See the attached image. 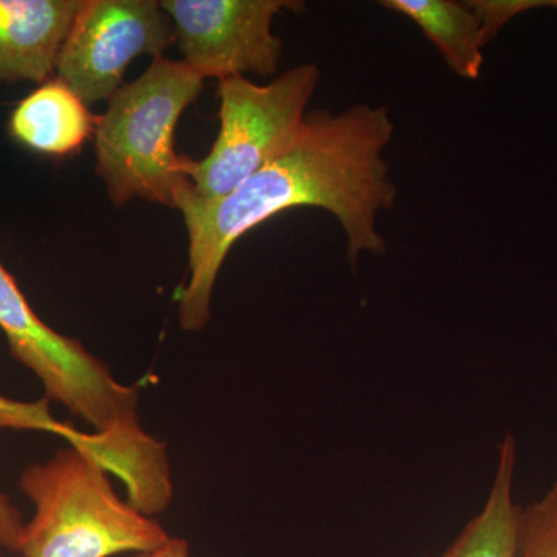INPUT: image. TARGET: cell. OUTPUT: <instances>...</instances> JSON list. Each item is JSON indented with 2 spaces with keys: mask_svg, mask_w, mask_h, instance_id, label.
I'll list each match as a JSON object with an SVG mask.
<instances>
[{
  "mask_svg": "<svg viewBox=\"0 0 557 557\" xmlns=\"http://www.w3.org/2000/svg\"><path fill=\"white\" fill-rule=\"evenodd\" d=\"M386 106L357 104L341 113L314 110L293 145L239 188L203 200L193 185L180 194L188 230L189 274L178 292L180 324L200 332L211 319V296L219 271L242 236L300 207L327 209L347 237L351 269L364 252L384 255L386 240L376 218L397 200L384 149L394 137Z\"/></svg>",
  "mask_w": 557,
  "mask_h": 557,
  "instance_id": "obj_1",
  "label": "cell"
},
{
  "mask_svg": "<svg viewBox=\"0 0 557 557\" xmlns=\"http://www.w3.org/2000/svg\"><path fill=\"white\" fill-rule=\"evenodd\" d=\"M0 330L11 357L35 373L47 399L95 429L94 457L123 480L127 491L146 490L166 475V446L139 424L137 388L113 379L108 366L78 339L47 325L2 262Z\"/></svg>",
  "mask_w": 557,
  "mask_h": 557,
  "instance_id": "obj_2",
  "label": "cell"
},
{
  "mask_svg": "<svg viewBox=\"0 0 557 557\" xmlns=\"http://www.w3.org/2000/svg\"><path fill=\"white\" fill-rule=\"evenodd\" d=\"M201 87L203 78L185 62L157 57L110 98L95 127V152L98 175L115 207L139 197L175 208L180 194L193 185L194 160L175 150V129Z\"/></svg>",
  "mask_w": 557,
  "mask_h": 557,
  "instance_id": "obj_3",
  "label": "cell"
},
{
  "mask_svg": "<svg viewBox=\"0 0 557 557\" xmlns=\"http://www.w3.org/2000/svg\"><path fill=\"white\" fill-rule=\"evenodd\" d=\"M20 486L35 507L22 530V557L139 555L171 539L156 519L121 500L100 461L78 446L25 468Z\"/></svg>",
  "mask_w": 557,
  "mask_h": 557,
  "instance_id": "obj_4",
  "label": "cell"
},
{
  "mask_svg": "<svg viewBox=\"0 0 557 557\" xmlns=\"http://www.w3.org/2000/svg\"><path fill=\"white\" fill-rule=\"evenodd\" d=\"M319 79L318 65L304 64L263 86L244 76L220 81V131L211 152L194 160V194L222 199L284 153L302 129Z\"/></svg>",
  "mask_w": 557,
  "mask_h": 557,
  "instance_id": "obj_5",
  "label": "cell"
},
{
  "mask_svg": "<svg viewBox=\"0 0 557 557\" xmlns=\"http://www.w3.org/2000/svg\"><path fill=\"white\" fill-rule=\"evenodd\" d=\"M174 27L157 0H83L62 44L57 78L86 102L110 100L131 62L161 57Z\"/></svg>",
  "mask_w": 557,
  "mask_h": 557,
  "instance_id": "obj_6",
  "label": "cell"
},
{
  "mask_svg": "<svg viewBox=\"0 0 557 557\" xmlns=\"http://www.w3.org/2000/svg\"><path fill=\"white\" fill-rule=\"evenodd\" d=\"M289 0H163L183 62L200 78L271 76L282 58L273 33L281 11H298Z\"/></svg>",
  "mask_w": 557,
  "mask_h": 557,
  "instance_id": "obj_7",
  "label": "cell"
},
{
  "mask_svg": "<svg viewBox=\"0 0 557 557\" xmlns=\"http://www.w3.org/2000/svg\"><path fill=\"white\" fill-rule=\"evenodd\" d=\"M83 0H0V84H44Z\"/></svg>",
  "mask_w": 557,
  "mask_h": 557,
  "instance_id": "obj_8",
  "label": "cell"
},
{
  "mask_svg": "<svg viewBox=\"0 0 557 557\" xmlns=\"http://www.w3.org/2000/svg\"><path fill=\"white\" fill-rule=\"evenodd\" d=\"M97 120L67 84L51 78L17 102L9 132L14 141L33 152L64 159L79 152Z\"/></svg>",
  "mask_w": 557,
  "mask_h": 557,
  "instance_id": "obj_9",
  "label": "cell"
},
{
  "mask_svg": "<svg viewBox=\"0 0 557 557\" xmlns=\"http://www.w3.org/2000/svg\"><path fill=\"white\" fill-rule=\"evenodd\" d=\"M384 9L408 17L461 78L479 79L482 73V24L469 2L457 0H384Z\"/></svg>",
  "mask_w": 557,
  "mask_h": 557,
  "instance_id": "obj_10",
  "label": "cell"
},
{
  "mask_svg": "<svg viewBox=\"0 0 557 557\" xmlns=\"http://www.w3.org/2000/svg\"><path fill=\"white\" fill-rule=\"evenodd\" d=\"M516 461L515 437L507 434L498 449L496 478L485 507L465 527L453 545L437 557H519L522 508L512 497Z\"/></svg>",
  "mask_w": 557,
  "mask_h": 557,
  "instance_id": "obj_11",
  "label": "cell"
},
{
  "mask_svg": "<svg viewBox=\"0 0 557 557\" xmlns=\"http://www.w3.org/2000/svg\"><path fill=\"white\" fill-rule=\"evenodd\" d=\"M519 557H557V479L520 511Z\"/></svg>",
  "mask_w": 557,
  "mask_h": 557,
  "instance_id": "obj_12",
  "label": "cell"
},
{
  "mask_svg": "<svg viewBox=\"0 0 557 557\" xmlns=\"http://www.w3.org/2000/svg\"><path fill=\"white\" fill-rule=\"evenodd\" d=\"M67 424L54 420L50 412L49 399L25 403L0 395V431H40L50 434H64Z\"/></svg>",
  "mask_w": 557,
  "mask_h": 557,
  "instance_id": "obj_13",
  "label": "cell"
},
{
  "mask_svg": "<svg viewBox=\"0 0 557 557\" xmlns=\"http://www.w3.org/2000/svg\"><path fill=\"white\" fill-rule=\"evenodd\" d=\"M469 5L478 13L482 24V38L485 47L491 42L509 21L537 9L557 10V0H468Z\"/></svg>",
  "mask_w": 557,
  "mask_h": 557,
  "instance_id": "obj_14",
  "label": "cell"
},
{
  "mask_svg": "<svg viewBox=\"0 0 557 557\" xmlns=\"http://www.w3.org/2000/svg\"><path fill=\"white\" fill-rule=\"evenodd\" d=\"M22 522L20 509L0 491V547L10 553H20Z\"/></svg>",
  "mask_w": 557,
  "mask_h": 557,
  "instance_id": "obj_15",
  "label": "cell"
},
{
  "mask_svg": "<svg viewBox=\"0 0 557 557\" xmlns=\"http://www.w3.org/2000/svg\"><path fill=\"white\" fill-rule=\"evenodd\" d=\"M131 557H189V544L185 539L171 537L163 547Z\"/></svg>",
  "mask_w": 557,
  "mask_h": 557,
  "instance_id": "obj_16",
  "label": "cell"
},
{
  "mask_svg": "<svg viewBox=\"0 0 557 557\" xmlns=\"http://www.w3.org/2000/svg\"><path fill=\"white\" fill-rule=\"evenodd\" d=\"M0 557H3V556H2V553H0Z\"/></svg>",
  "mask_w": 557,
  "mask_h": 557,
  "instance_id": "obj_17",
  "label": "cell"
}]
</instances>
